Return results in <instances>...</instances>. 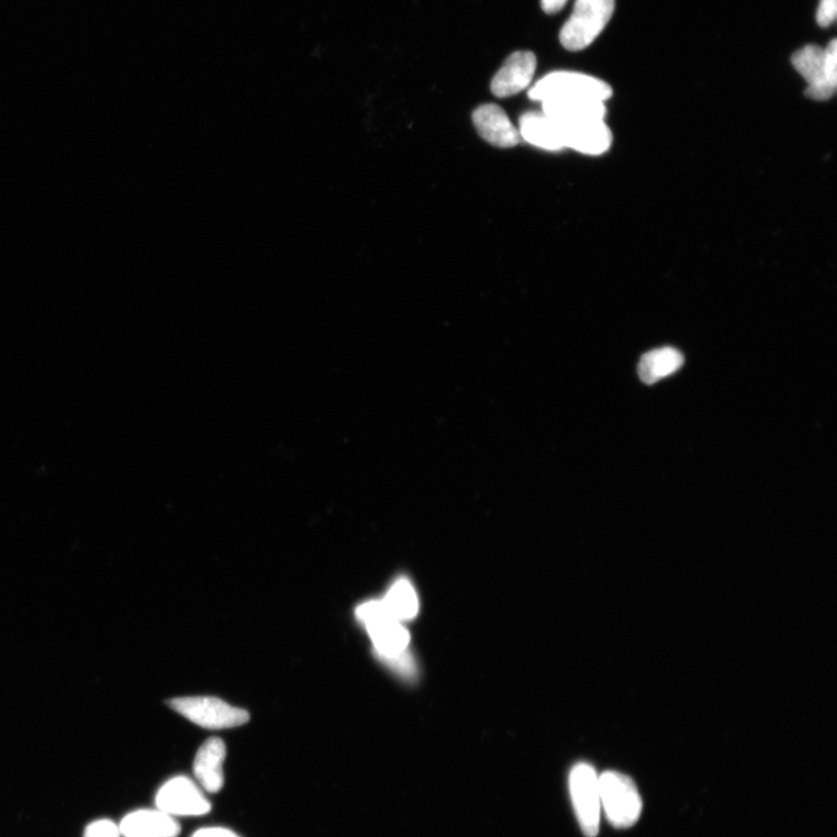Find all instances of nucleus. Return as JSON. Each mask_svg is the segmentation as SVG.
<instances>
[{"mask_svg": "<svg viewBox=\"0 0 837 837\" xmlns=\"http://www.w3.org/2000/svg\"><path fill=\"white\" fill-rule=\"evenodd\" d=\"M568 0H542L543 10L547 14H556L563 10Z\"/></svg>", "mask_w": 837, "mask_h": 837, "instance_id": "obj_21", "label": "nucleus"}, {"mask_svg": "<svg viewBox=\"0 0 837 837\" xmlns=\"http://www.w3.org/2000/svg\"><path fill=\"white\" fill-rule=\"evenodd\" d=\"M472 121L477 132L494 147L512 148L522 142L520 131L501 107L484 104L473 112Z\"/></svg>", "mask_w": 837, "mask_h": 837, "instance_id": "obj_9", "label": "nucleus"}, {"mask_svg": "<svg viewBox=\"0 0 837 837\" xmlns=\"http://www.w3.org/2000/svg\"><path fill=\"white\" fill-rule=\"evenodd\" d=\"M792 65L808 87L805 94L813 101L825 102L837 87V42L833 38L826 48L807 45L792 55Z\"/></svg>", "mask_w": 837, "mask_h": 837, "instance_id": "obj_1", "label": "nucleus"}, {"mask_svg": "<svg viewBox=\"0 0 837 837\" xmlns=\"http://www.w3.org/2000/svg\"><path fill=\"white\" fill-rule=\"evenodd\" d=\"M226 754L225 743L217 737H211L197 751L193 773L198 785L205 792L217 793L224 788Z\"/></svg>", "mask_w": 837, "mask_h": 837, "instance_id": "obj_10", "label": "nucleus"}, {"mask_svg": "<svg viewBox=\"0 0 837 837\" xmlns=\"http://www.w3.org/2000/svg\"><path fill=\"white\" fill-rule=\"evenodd\" d=\"M536 70V56L532 52H516L509 56L491 83L498 98H507L529 87Z\"/></svg>", "mask_w": 837, "mask_h": 837, "instance_id": "obj_11", "label": "nucleus"}, {"mask_svg": "<svg viewBox=\"0 0 837 837\" xmlns=\"http://www.w3.org/2000/svg\"><path fill=\"white\" fill-rule=\"evenodd\" d=\"M382 602L393 620L400 623L413 620L418 610L416 592L405 578L393 583Z\"/></svg>", "mask_w": 837, "mask_h": 837, "instance_id": "obj_17", "label": "nucleus"}, {"mask_svg": "<svg viewBox=\"0 0 837 837\" xmlns=\"http://www.w3.org/2000/svg\"><path fill=\"white\" fill-rule=\"evenodd\" d=\"M357 620L367 628L375 650L381 660L408 650L410 634L402 623L393 620L382 601L362 604L356 610Z\"/></svg>", "mask_w": 837, "mask_h": 837, "instance_id": "obj_4", "label": "nucleus"}, {"mask_svg": "<svg viewBox=\"0 0 837 837\" xmlns=\"http://www.w3.org/2000/svg\"><path fill=\"white\" fill-rule=\"evenodd\" d=\"M191 837H242L235 832L224 827H207L197 830Z\"/></svg>", "mask_w": 837, "mask_h": 837, "instance_id": "obj_20", "label": "nucleus"}, {"mask_svg": "<svg viewBox=\"0 0 837 837\" xmlns=\"http://www.w3.org/2000/svg\"><path fill=\"white\" fill-rule=\"evenodd\" d=\"M565 147L585 155H603L612 145V133L605 121H588L561 125Z\"/></svg>", "mask_w": 837, "mask_h": 837, "instance_id": "obj_13", "label": "nucleus"}, {"mask_svg": "<svg viewBox=\"0 0 837 837\" xmlns=\"http://www.w3.org/2000/svg\"><path fill=\"white\" fill-rule=\"evenodd\" d=\"M521 137L526 143L545 150L565 149L563 131L560 123L543 112H527L521 118Z\"/></svg>", "mask_w": 837, "mask_h": 837, "instance_id": "obj_15", "label": "nucleus"}, {"mask_svg": "<svg viewBox=\"0 0 837 837\" xmlns=\"http://www.w3.org/2000/svg\"><path fill=\"white\" fill-rule=\"evenodd\" d=\"M169 706L188 721L207 729H227L249 722V713L214 696L176 698Z\"/></svg>", "mask_w": 837, "mask_h": 837, "instance_id": "obj_6", "label": "nucleus"}, {"mask_svg": "<svg viewBox=\"0 0 837 837\" xmlns=\"http://www.w3.org/2000/svg\"><path fill=\"white\" fill-rule=\"evenodd\" d=\"M612 94V88L602 79L574 71L550 72L528 91L529 98L540 103L549 98H587L606 103Z\"/></svg>", "mask_w": 837, "mask_h": 837, "instance_id": "obj_5", "label": "nucleus"}, {"mask_svg": "<svg viewBox=\"0 0 837 837\" xmlns=\"http://www.w3.org/2000/svg\"><path fill=\"white\" fill-rule=\"evenodd\" d=\"M684 365V356L671 347L651 350L641 357L637 372L646 384H655L679 371Z\"/></svg>", "mask_w": 837, "mask_h": 837, "instance_id": "obj_16", "label": "nucleus"}, {"mask_svg": "<svg viewBox=\"0 0 837 837\" xmlns=\"http://www.w3.org/2000/svg\"><path fill=\"white\" fill-rule=\"evenodd\" d=\"M543 103V111L561 125L588 121H605L604 102L587 98H549Z\"/></svg>", "mask_w": 837, "mask_h": 837, "instance_id": "obj_14", "label": "nucleus"}, {"mask_svg": "<svg viewBox=\"0 0 837 837\" xmlns=\"http://www.w3.org/2000/svg\"><path fill=\"white\" fill-rule=\"evenodd\" d=\"M156 808L178 818V816H202L211 811V803L204 790L186 775H177L167 781L156 793Z\"/></svg>", "mask_w": 837, "mask_h": 837, "instance_id": "obj_8", "label": "nucleus"}, {"mask_svg": "<svg viewBox=\"0 0 837 837\" xmlns=\"http://www.w3.org/2000/svg\"><path fill=\"white\" fill-rule=\"evenodd\" d=\"M569 788L578 824L585 836L595 837L602 813L600 775L588 763L577 765L570 772Z\"/></svg>", "mask_w": 837, "mask_h": 837, "instance_id": "obj_7", "label": "nucleus"}, {"mask_svg": "<svg viewBox=\"0 0 837 837\" xmlns=\"http://www.w3.org/2000/svg\"><path fill=\"white\" fill-rule=\"evenodd\" d=\"M602 810L610 824L616 828H629L640 819L643 800L630 777L606 771L600 775Z\"/></svg>", "mask_w": 837, "mask_h": 837, "instance_id": "obj_3", "label": "nucleus"}, {"mask_svg": "<svg viewBox=\"0 0 837 837\" xmlns=\"http://www.w3.org/2000/svg\"><path fill=\"white\" fill-rule=\"evenodd\" d=\"M837 0H822L816 12V23L823 29L830 27L836 19Z\"/></svg>", "mask_w": 837, "mask_h": 837, "instance_id": "obj_19", "label": "nucleus"}, {"mask_svg": "<svg viewBox=\"0 0 837 837\" xmlns=\"http://www.w3.org/2000/svg\"><path fill=\"white\" fill-rule=\"evenodd\" d=\"M119 828L125 837H177L181 834V825L176 818L158 808L134 811L125 816Z\"/></svg>", "mask_w": 837, "mask_h": 837, "instance_id": "obj_12", "label": "nucleus"}, {"mask_svg": "<svg viewBox=\"0 0 837 837\" xmlns=\"http://www.w3.org/2000/svg\"><path fill=\"white\" fill-rule=\"evenodd\" d=\"M83 837H122V833L115 823L101 819L91 823L86 828Z\"/></svg>", "mask_w": 837, "mask_h": 837, "instance_id": "obj_18", "label": "nucleus"}, {"mask_svg": "<svg viewBox=\"0 0 837 837\" xmlns=\"http://www.w3.org/2000/svg\"><path fill=\"white\" fill-rule=\"evenodd\" d=\"M614 9L615 0H576L560 33L562 46L570 52L588 48L605 30Z\"/></svg>", "mask_w": 837, "mask_h": 837, "instance_id": "obj_2", "label": "nucleus"}]
</instances>
